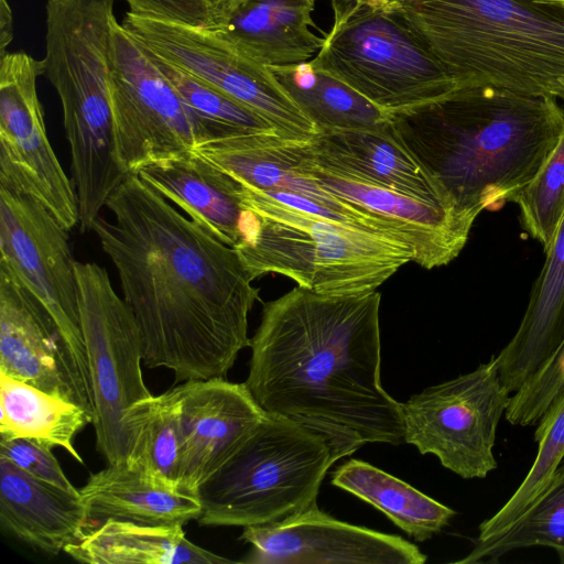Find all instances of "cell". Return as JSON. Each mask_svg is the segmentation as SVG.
I'll return each mask as SVG.
<instances>
[{
  "instance_id": "obj_22",
  "label": "cell",
  "mask_w": 564,
  "mask_h": 564,
  "mask_svg": "<svg viewBox=\"0 0 564 564\" xmlns=\"http://www.w3.org/2000/svg\"><path fill=\"white\" fill-rule=\"evenodd\" d=\"M316 0H241L209 28L240 53L264 66L310 62L324 36L312 13Z\"/></svg>"
},
{
  "instance_id": "obj_11",
  "label": "cell",
  "mask_w": 564,
  "mask_h": 564,
  "mask_svg": "<svg viewBox=\"0 0 564 564\" xmlns=\"http://www.w3.org/2000/svg\"><path fill=\"white\" fill-rule=\"evenodd\" d=\"M121 24L154 55L260 115L281 138L306 142L318 132L268 66L243 55L212 29L131 11Z\"/></svg>"
},
{
  "instance_id": "obj_10",
  "label": "cell",
  "mask_w": 564,
  "mask_h": 564,
  "mask_svg": "<svg viewBox=\"0 0 564 564\" xmlns=\"http://www.w3.org/2000/svg\"><path fill=\"white\" fill-rule=\"evenodd\" d=\"M511 393L496 357L468 373L425 388L402 403L404 442L464 479L485 478L498 466L497 430Z\"/></svg>"
},
{
  "instance_id": "obj_30",
  "label": "cell",
  "mask_w": 564,
  "mask_h": 564,
  "mask_svg": "<svg viewBox=\"0 0 564 564\" xmlns=\"http://www.w3.org/2000/svg\"><path fill=\"white\" fill-rule=\"evenodd\" d=\"M122 426L128 443L126 463L164 485L182 489L180 410L172 389L131 404L123 414Z\"/></svg>"
},
{
  "instance_id": "obj_33",
  "label": "cell",
  "mask_w": 564,
  "mask_h": 564,
  "mask_svg": "<svg viewBox=\"0 0 564 564\" xmlns=\"http://www.w3.org/2000/svg\"><path fill=\"white\" fill-rule=\"evenodd\" d=\"M533 546L553 549L564 564V460L545 491L513 527L492 539L476 541L455 563H494L509 552Z\"/></svg>"
},
{
  "instance_id": "obj_21",
  "label": "cell",
  "mask_w": 564,
  "mask_h": 564,
  "mask_svg": "<svg viewBox=\"0 0 564 564\" xmlns=\"http://www.w3.org/2000/svg\"><path fill=\"white\" fill-rule=\"evenodd\" d=\"M90 517L78 492L37 480L0 457V525L39 552L57 555L80 540Z\"/></svg>"
},
{
  "instance_id": "obj_14",
  "label": "cell",
  "mask_w": 564,
  "mask_h": 564,
  "mask_svg": "<svg viewBox=\"0 0 564 564\" xmlns=\"http://www.w3.org/2000/svg\"><path fill=\"white\" fill-rule=\"evenodd\" d=\"M68 231L36 199L0 186V265L47 310L88 367Z\"/></svg>"
},
{
  "instance_id": "obj_23",
  "label": "cell",
  "mask_w": 564,
  "mask_h": 564,
  "mask_svg": "<svg viewBox=\"0 0 564 564\" xmlns=\"http://www.w3.org/2000/svg\"><path fill=\"white\" fill-rule=\"evenodd\" d=\"M138 175L221 242H239L240 184L194 150L148 164Z\"/></svg>"
},
{
  "instance_id": "obj_27",
  "label": "cell",
  "mask_w": 564,
  "mask_h": 564,
  "mask_svg": "<svg viewBox=\"0 0 564 564\" xmlns=\"http://www.w3.org/2000/svg\"><path fill=\"white\" fill-rule=\"evenodd\" d=\"M332 484L384 513L419 542L438 533L456 512L408 482L359 459H349L332 475Z\"/></svg>"
},
{
  "instance_id": "obj_9",
  "label": "cell",
  "mask_w": 564,
  "mask_h": 564,
  "mask_svg": "<svg viewBox=\"0 0 564 564\" xmlns=\"http://www.w3.org/2000/svg\"><path fill=\"white\" fill-rule=\"evenodd\" d=\"M82 332L90 375L96 448L108 464L127 460L122 417L152 393L141 370L143 344L133 313L113 290L108 272L95 262L75 263Z\"/></svg>"
},
{
  "instance_id": "obj_15",
  "label": "cell",
  "mask_w": 564,
  "mask_h": 564,
  "mask_svg": "<svg viewBox=\"0 0 564 564\" xmlns=\"http://www.w3.org/2000/svg\"><path fill=\"white\" fill-rule=\"evenodd\" d=\"M0 373L95 415L88 367L47 310L1 265Z\"/></svg>"
},
{
  "instance_id": "obj_29",
  "label": "cell",
  "mask_w": 564,
  "mask_h": 564,
  "mask_svg": "<svg viewBox=\"0 0 564 564\" xmlns=\"http://www.w3.org/2000/svg\"><path fill=\"white\" fill-rule=\"evenodd\" d=\"M269 69L318 131L373 128L390 121V113L310 62Z\"/></svg>"
},
{
  "instance_id": "obj_2",
  "label": "cell",
  "mask_w": 564,
  "mask_h": 564,
  "mask_svg": "<svg viewBox=\"0 0 564 564\" xmlns=\"http://www.w3.org/2000/svg\"><path fill=\"white\" fill-rule=\"evenodd\" d=\"M381 295L295 286L263 304L246 387L268 414L323 435L335 460L404 442L402 403L381 383Z\"/></svg>"
},
{
  "instance_id": "obj_16",
  "label": "cell",
  "mask_w": 564,
  "mask_h": 564,
  "mask_svg": "<svg viewBox=\"0 0 564 564\" xmlns=\"http://www.w3.org/2000/svg\"><path fill=\"white\" fill-rule=\"evenodd\" d=\"M250 564H423L408 540L337 520L316 503L280 521L245 527Z\"/></svg>"
},
{
  "instance_id": "obj_40",
  "label": "cell",
  "mask_w": 564,
  "mask_h": 564,
  "mask_svg": "<svg viewBox=\"0 0 564 564\" xmlns=\"http://www.w3.org/2000/svg\"><path fill=\"white\" fill-rule=\"evenodd\" d=\"M355 1H361V2L376 4V6H387V4L391 3V0H355Z\"/></svg>"
},
{
  "instance_id": "obj_6",
  "label": "cell",
  "mask_w": 564,
  "mask_h": 564,
  "mask_svg": "<svg viewBox=\"0 0 564 564\" xmlns=\"http://www.w3.org/2000/svg\"><path fill=\"white\" fill-rule=\"evenodd\" d=\"M241 237L232 247L253 281L284 275L321 294L372 291L415 259L404 240L327 219L239 182Z\"/></svg>"
},
{
  "instance_id": "obj_32",
  "label": "cell",
  "mask_w": 564,
  "mask_h": 564,
  "mask_svg": "<svg viewBox=\"0 0 564 564\" xmlns=\"http://www.w3.org/2000/svg\"><path fill=\"white\" fill-rule=\"evenodd\" d=\"M535 459L511 497L479 525L476 541L498 536L513 527L535 503L564 460V391L538 422Z\"/></svg>"
},
{
  "instance_id": "obj_28",
  "label": "cell",
  "mask_w": 564,
  "mask_h": 564,
  "mask_svg": "<svg viewBox=\"0 0 564 564\" xmlns=\"http://www.w3.org/2000/svg\"><path fill=\"white\" fill-rule=\"evenodd\" d=\"M0 438H30L58 446L83 464L76 436L94 416L83 408L0 373Z\"/></svg>"
},
{
  "instance_id": "obj_35",
  "label": "cell",
  "mask_w": 564,
  "mask_h": 564,
  "mask_svg": "<svg viewBox=\"0 0 564 564\" xmlns=\"http://www.w3.org/2000/svg\"><path fill=\"white\" fill-rule=\"evenodd\" d=\"M0 457L29 476L61 489L78 492L52 453V448L30 438H0Z\"/></svg>"
},
{
  "instance_id": "obj_3",
  "label": "cell",
  "mask_w": 564,
  "mask_h": 564,
  "mask_svg": "<svg viewBox=\"0 0 564 564\" xmlns=\"http://www.w3.org/2000/svg\"><path fill=\"white\" fill-rule=\"evenodd\" d=\"M397 135L455 206L475 218L514 202L564 133L556 98L464 87L390 113Z\"/></svg>"
},
{
  "instance_id": "obj_36",
  "label": "cell",
  "mask_w": 564,
  "mask_h": 564,
  "mask_svg": "<svg viewBox=\"0 0 564 564\" xmlns=\"http://www.w3.org/2000/svg\"><path fill=\"white\" fill-rule=\"evenodd\" d=\"M129 11L181 22L194 26L210 28L214 11L210 0H124Z\"/></svg>"
},
{
  "instance_id": "obj_39",
  "label": "cell",
  "mask_w": 564,
  "mask_h": 564,
  "mask_svg": "<svg viewBox=\"0 0 564 564\" xmlns=\"http://www.w3.org/2000/svg\"><path fill=\"white\" fill-rule=\"evenodd\" d=\"M539 3L555 6L564 10V0H535Z\"/></svg>"
},
{
  "instance_id": "obj_17",
  "label": "cell",
  "mask_w": 564,
  "mask_h": 564,
  "mask_svg": "<svg viewBox=\"0 0 564 564\" xmlns=\"http://www.w3.org/2000/svg\"><path fill=\"white\" fill-rule=\"evenodd\" d=\"M172 391L180 410V487L197 494L241 446L265 412L243 383L187 380Z\"/></svg>"
},
{
  "instance_id": "obj_12",
  "label": "cell",
  "mask_w": 564,
  "mask_h": 564,
  "mask_svg": "<svg viewBox=\"0 0 564 564\" xmlns=\"http://www.w3.org/2000/svg\"><path fill=\"white\" fill-rule=\"evenodd\" d=\"M109 100L115 158L126 175L194 150L187 111L151 53L121 23L113 31Z\"/></svg>"
},
{
  "instance_id": "obj_26",
  "label": "cell",
  "mask_w": 564,
  "mask_h": 564,
  "mask_svg": "<svg viewBox=\"0 0 564 564\" xmlns=\"http://www.w3.org/2000/svg\"><path fill=\"white\" fill-rule=\"evenodd\" d=\"M182 524L151 525L107 519L65 553L87 564H223L229 558L187 540Z\"/></svg>"
},
{
  "instance_id": "obj_18",
  "label": "cell",
  "mask_w": 564,
  "mask_h": 564,
  "mask_svg": "<svg viewBox=\"0 0 564 564\" xmlns=\"http://www.w3.org/2000/svg\"><path fill=\"white\" fill-rule=\"evenodd\" d=\"M302 143L278 134H253L204 142L194 151L238 182L303 197L343 223L410 243L397 223L326 191L306 174L300 166Z\"/></svg>"
},
{
  "instance_id": "obj_31",
  "label": "cell",
  "mask_w": 564,
  "mask_h": 564,
  "mask_svg": "<svg viewBox=\"0 0 564 564\" xmlns=\"http://www.w3.org/2000/svg\"><path fill=\"white\" fill-rule=\"evenodd\" d=\"M150 53L177 91L187 111L195 137V147L208 141L243 135L278 134L274 127L253 110L186 70Z\"/></svg>"
},
{
  "instance_id": "obj_37",
  "label": "cell",
  "mask_w": 564,
  "mask_h": 564,
  "mask_svg": "<svg viewBox=\"0 0 564 564\" xmlns=\"http://www.w3.org/2000/svg\"><path fill=\"white\" fill-rule=\"evenodd\" d=\"M13 39V17L8 0H0V56Z\"/></svg>"
},
{
  "instance_id": "obj_4",
  "label": "cell",
  "mask_w": 564,
  "mask_h": 564,
  "mask_svg": "<svg viewBox=\"0 0 564 564\" xmlns=\"http://www.w3.org/2000/svg\"><path fill=\"white\" fill-rule=\"evenodd\" d=\"M458 88L564 99V10L535 0H392Z\"/></svg>"
},
{
  "instance_id": "obj_13",
  "label": "cell",
  "mask_w": 564,
  "mask_h": 564,
  "mask_svg": "<svg viewBox=\"0 0 564 564\" xmlns=\"http://www.w3.org/2000/svg\"><path fill=\"white\" fill-rule=\"evenodd\" d=\"M44 62L0 56V186L40 202L67 230L78 225L75 187L48 141L36 79Z\"/></svg>"
},
{
  "instance_id": "obj_1",
  "label": "cell",
  "mask_w": 564,
  "mask_h": 564,
  "mask_svg": "<svg viewBox=\"0 0 564 564\" xmlns=\"http://www.w3.org/2000/svg\"><path fill=\"white\" fill-rule=\"evenodd\" d=\"M93 229L138 323L143 364L175 381L226 379L250 345L259 289L236 250L184 216L138 174L107 200Z\"/></svg>"
},
{
  "instance_id": "obj_41",
  "label": "cell",
  "mask_w": 564,
  "mask_h": 564,
  "mask_svg": "<svg viewBox=\"0 0 564 564\" xmlns=\"http://www.w3.org/2000/svg\"><path fill=\"white\" fill-rule=\"evenodd\" d=\"M563 351H564V337H563L562 341L560 343V345L557 346V348L553 351V354L551 356L561 354Z\"/></svg>"
},
{
  "instance_id": "obj_25",
  "label": "cell",
  "mask_w": 564,
  "mask_h": 564,
  "mask_svg": "<svg viewBox=\"0 0 564 564\" xmlns=\"http://www.w3.org/2000/svg\"><path fill=\"white\" fill-rule=\"evenodd\" d=\"M90 519L185 525L202 512L198 494L164 485L126 462L90 474L79 488Z\"/></svg>"
},
{
  "instance_id": "obj_38",
  "label": "cell",
  "mask_w": 564,
  "mask_h": 564,
  "mask_svg": "<svg viewBox=\"0 0 564 564\" xmlns=\"http://www.w3.org/2000/svg\"><path fill=\"white\" fill-rule=\"evenodd\" d=\"M240 1L241 0H210L214 11V23L219 17L228 12L232 7H235Z\"/></svg>"
},
{
  "instance_id": "obj_19",
  "label": "cell",
  "mask_w": 564,
  "mask_h": 564,
  "mask_svg": "<svg viewBox=\"0 0 564 564\" xmlns=\"http://www.w3.org/2000/svg\"><path fill=\"white\" fill-rule=\"evenodd\" d=\"M306 149L318 165L336 174L460 212L403 144L390 121L373 128L318 131L306 142Z\"/></svg>"
},
{
  "instance_id": "obj_24",
  "label": "cell",
  "mask_w": 564,
  "mask_h": 564,
  "mask_svg": "<svg viewBox=\"0 0 564 564\" xmlns=\"http://www.w3.org/2000/svg\"><path fill=\"white\" fill-rule=\"evenodd\" d=\"M522 321L509 343L495 355L503 386L512 394L553 354L564 337V217L544 251Z\"/></svg>"
},
{
  "instance_id": "obj_34",
  "label": "cell",
  "mask_w": 564,
  "mask_h": 564,
  "mask_svg": "<svg viewBox=\"0 0 564 564\" xmlns=\"http://www.w3.org/2000/svg\"><path fill=\"white\" fill-rule=\"evenodd\" d=\"M514 203L519 206L523 228L545 251L564 217V133L552 155Z\"/></svg>"
},
{
  "instance_id": "obj_20",
  "label": "cell",
  "mask_w": 564,
  "mask_h": 564,
  "mask_svg": "<svg viewBox=\"0 0 564 564\" xmlns=\"http://www.w3.org/2000/svg\"><path fill=\"white\" fill-rule=\"evenodd\" d=\"M300 166L326 191L401 226L414 247V262L427 270L446 265L459 254L476 220L328 171L310 156L306 142L301 147Z\"/></svg>"
},
{
  "instance_id": "obj_8",
  "label": "cell",
  "mask_w": 564,
  "mask_h": 564,
  "mask_svg": "<svg viewBox=\"0 0 564 564\" xmlns=\"http://www.w3.org/2000/svg\"><path fill=\"white\" fill-rule=\"evenodd\" d=\"M333 23L310 61L388 113L433 101L457 84L394 6L330 0Z\"/></svg>"
},
{
  "instance_id": "obj_5",
  "label": "cell",
  "mask_w": 564,
  "mask_h": 564,
  "mask_svg": "<svg viewBox=\"0 0 564 564\" xmlns=\"http://www.w3.org/2000/svg\"><path fill=\"white\" fill-rule=\"evenodd\" d=\"M116 0H47L45 75L62 104L79 215L93 219L126 175L115 158L109 78Z\"/></svg>"
},
{
  "instance_id": "obj_7",
  "label": "cell",
  "mask_w": 564,
  "mask_h": 564,
  "mask_svg": "<svg viewBox=\"0 0 564 564\" xmlns=\"http://www.w3.org/2000/svg\"><path fill=\"white\" fill-rule=\"evenodd\" d=\"M327 440L290 420L265 413L236 453L198 489L208 527L280 521L316 503L335 463Z\"/></svg>"
}]
</instances>
